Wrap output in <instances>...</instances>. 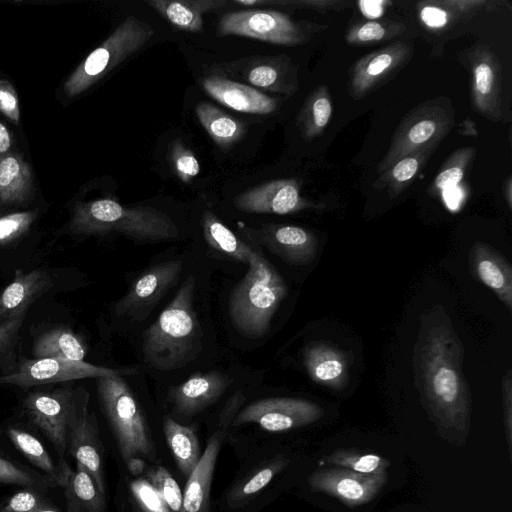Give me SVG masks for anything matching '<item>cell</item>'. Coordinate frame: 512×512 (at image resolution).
<instances>
[{
    "label": "cell",
    "instance_id": "cell-1",
    "mask_svg": "<svg viewBox=\"0 0 512 512\" xmlns=\"http://www.w3.org/2000/svg\"><path fill=\"white\" fill-rule=\"evenodd\" d=\"M464 349L442 307L421 317L414 371L423 403L441 427L467 432L471 412L463 374Z\"/></svg>",
    "mask_w": 512,
    "mask_h": 512
},
{
    "label": "cell",
    "instance_id": "cell-2",
    "mask_svg": "<svg viewBox=\"0 0 512 512\" xmlns=\"http://www.w3.org/2000/svg\"><path fill=\"white\" fill-rule=\"evenodd\" d=\"M195 279L187 278L157 320L143 333L145 363L175 370L190 362L201 347V329L193 309Z\"/></svg>",
    "mask_w": 512,
    "mask_h": 512
},
{
    "label": "cell",
    "instance_id": "cell-3",
    "mask_svg": "<svg viewBox=\"0 0 512 512\" xmlns=\"http://www.w3.org/2000/svg\"><path fill=\"white\" fill-rule=\"evenodd\" d=\"M68 227L79 236L119 233L140 242L168 241L179 234L174 221L162 211L127 207L109 198L76 203Z\"/></svg>",
    "mask_w": 512,
    "mask_h": 512
},
{
    "label": "cell",
    "instance_id": "cell-4",
    "mask_svg": "<svg viewBox=\"0 0 512 512\" xmlns=\"http://www.w3.org/2000/svg\"><path fill=\"white\" fill-rule=\"evenodd\" d=\"M286 294L287 286L281 275L255 251L247 273L230 294L229 314L233 326L250 338L266 335Z\"/></svg>",
    "mask_w": 512,
    "mask_h": 512
},
{
    "label": "cell",
    "instance_id": "cell-5",
    "mask_svg": "<svg viewBox=\"0 0 512 512\" xmlns=\"http://www.w3.org/2000/svg\"><path fill=\"white\" fill-rule=\"evenodd\" d=\"M98 398L112 428L122 459L153 458L150 430L123 375L96 378Z\"/></svg>",
    "mask_w": 512,
    "mask_h": 512
},
{
    "label": "cell",
    "instance_id": "cell-6",
    "mask_svg": "<svg viewBox=\"0 0 512 512\" xmlns=\"http://www.w3.org/2000/svg\"><path fill=\"white\" fill-rule=\"evenodd\" d=\"M153 28L135 16L124 20L70 74L63 90L75 97L88 90L127 57L140 50L153 36Z\"/></svg>",
    "mask_w": 512,
    "mask_h": 512
},
{
    "label": "cell",
    "instance_id": "cell-7",
    "mask_svg": "<svg viewBox=\"0 0 512 512\" xmlns=\"http://www.w3.org/2000/svg\"><path fill=\"white\" fill-rule=\"evenodd\" d=\"M453 125L454 113L447 103L435 100L416 107L396 129L377 171L384 173L406 156L424 151L433 152Z\"/></svg>",
    "mask_w": 512,
    "mask_h": 512
},
{
    "label": "cell",
    "instance_id": "cell-8",
    "mask_svg": "<svg viewBox=\"0 0 512 512\" xmlns=\"http://www.w3.org/2000/svg\"><path fill=\"white\" fill-rule=\"evenodd\" d=\"M67 451L92 476L105 496L103 449L96 417L89 410V394L80 387L74 389L67 421Z\"/></svg>",
    "mask_w": 512,
    "mask_h": 512
},
{
    "label": "cell",
    "instance_id": "cell-9",
    "mask_svg": "<svg viewBox=\"0 0 512 512\" xmlns=\"http://www.w3.org/2000/svg\"><path fill=\"white\" fill-rule=\"evenodd\" d=\"M217 32L220 36L237 35L278 45L292 46L307 41V35L298 23L275 10L227 13L220 19Z\"/></svg>",
    "mask_w": 512,
    "mask_h": 512
},
{
    "label": "cell",
    "instance_id": "cell-10",
    "mask_svg": "<svg viewBox=\"0 0 512 512\" xmlns=\"http://www.w3.org/2000/svg\"><path fill=\"white\" fill-rule=\"evenodd\" d=\"M133 369H113L85 361L55 358H33L23 360L18 369L0 376V385L29 388L38 385L71 382L85 378L111 375H130Z\"/></svg>",
    "mask_w": 512,
    "mask_h": 512
},
{
    "label": "cell",
    "instance_id": "cell-11",
    "mask_svg": "<svg viewBox=\"0 0 512 512\" xmlns=\"http://www.w3.org/2000/svg\"><path fill=\"white\" fill-rule=\"evenodd\" d=\"M323 416V409L301 398L270 397L256 400L234 418L235 425L255 423L268 432H284L309 425Z\"/></svg>",
    "mask_w": 512,
    "mask_h": 512
},
{
    "label": "cell",
    "instance_id": "cell-12",
    "mask_svg": "<svg viewBox=\"0 0 512 512\" xmlns=\"http://www.w3.org/2000/svg\"><path fill=\"white\" fill-rule=\"evenodd\" d=\"M73 393L70 385L38 390L29 393L23 402L26 414L51 441L60 460L67 452V421Z\"/></svg>",
    "mask_w": 512,
    "mask_h": 512
},
{
    "label": "cell",
    "instance_id": "cell-13",
    "mask_svg": "<svg viewBox=\"0 0 512 512\" xmlns=\"http://www.w3.org/2000/svg\"><path fill=\"white\" fill-rule=\"evenodd\" d=\"M386 482V471L378 474H361L346 468L316 470L309 477L313 491L337 498L349 507L371 501Z\"/></svg>",
    "mask_w": 512,
    "mask_h": 512
},
{
    "label": "cell",
    "instance_id": "cell-14",
    "mask_svg": "<svg viewBox=\"0 0 512 512\" xmlns=\"http://www.w3.org/2000/svg\"><path fill=\"white\" fill-rule=\"evenodd\" d=\"M472 73L471 98L479 114L498 121L502 115L501 69L497 57L486 45L467 55Z\"/></svg>",
    "mask_w": 512,
    "mask_h": 512
},
{
    "label": "cell",
    "instance_id": "cell-15",
    "mask_svg": "<svg viewBox=\"0 0 512 512\" xmlns=\"http://www.w3.org/2000/svg\"><path fill=\"white\" fill-rule=\"evenodd\" d=\"M410 56L411 47L404 42H396L359 59L349 81L351 97L356 100L365 97L404 65Z\"/></svg>",
    "mask_w": 512,
    "mask_h": 512
},
{
    "label": "cell",
    "instance_id": "cell-16",
    "mask_svg": "<svg viewBox=\"0 0 512 512\" xmlns=\"http://www.w3.org/2000/svg\"><path fill=\"white\" fill-rule=\"evenodd\" d=\"M310 204L300 196L294 179L272 180L248 189L234 199V206L248 213L289 214Z\"/></svg>",
    "mask_w": 512,
    "mask_h": 512
},
{
    "label": "cell",
    "instance_id": "cell-17",
    "mask_svg": "<svg viewBox=\"0 0 512 512\" xmlns=\"http://www.w3.org/2000/svg\"><path fill=\"white\" fill-rule=\"evenodd\" d=\"M182 269L181 260H170L149 268L134 281L115 310L118 314H139L152 308L176 283Z\"/></svg>",
    "mask_w": 512,
    "mask_h": 512
},
{
    "label": "cell",
    "instance_id": "cell-18",
    "mask_svg": "<svg viewBox=\"0 0 512 512\" xmlns=\"http://www.w3.org/2000/svg\"><path fill=\"white\" fill-rule=\"evenodd\" d=\"M233 379L219 371L195 373L186 381L170 387L167 398L175 412L192 417L215 403Z\"/></svg>",
    "mask_w": 512,
    "mask_h": 512
},
{
    "label": "cell",
    "instance_id": "cell-19",
    "mask_svg": "<svg viewBox=\"0 0 512 512\" xmlns=\"http://www.w3.org/2000/svg\"><path fill=\"white\" fill-rule=\"evenodd\" d=\"M251 232L254 239L289 264H309L317 254V238L303 227L266 224Z\"/></svg>",
    "mask_w": 512,
    "mask_h": 512
},
{
    "label": "cell",
    "instance_id": "cell-20",
    "mask_svg": "<svg viewBox=\"0 0 512 512\" xmlns=\"http://www.w3.org/2000/svg\"><path fill=\"white\" fill-rule=\"evenodd\" d=\"M471 273L512 311V268L507 259L490 245L476 242L469 253Z\"/></svg>",
    "mask_w": 512,
    "mask_h": 512
},
{
    "label": "cell",
    "instance_id": "cell-21",
    "mask_svg": "<svg viewBox=\"0 0 512 512\" xmlns=\"http://www.w3.org/2000/svg\"><path fill=\"white\" fill-rule=\"evenodd\" d=\"M201 83L205 92L213 99L238 112L267 115L274 112L278 106L276 99L252 86L221 76L206 77Z\"/></svg>",
    "mask_w": 512,
    "mask_h": 512
},
{
    "label": "cell",
    "instance_id": "cell-22",
    "mask_svg": "<svg viewBox=\"0 0 512 512\" xmlns=\"http://www.w3.org/2000/svg\"><path fill=\"white\" fill-rule=\"evenodd\" d=\"M52 285L49 274L43 270H17L13 281L0 294V324L26 314L29 306Z\"/></svg>",
    "mask_w": 512,
    "mask_h": 512
},
{
    "label": "cell",
    "instance_id": "cell-23",
    "mask_svg": "<svg viewBox=\"0 0 512 512\" xmlns=\"http://www.w3.org/2000/svg\"><path fill=\"white\" fill-rule=\"evenodd\" d=\"M223 439L224 432L220 430L210 437L198 464L187 478L181 512H209L212 478Z\"/></svg>",
    "mask_w": 512,
    "mask_h": 512
},
{
    "label": "cell",
    "instance_id": "cell-24",
    "mask_svg": "<svg viewBox=\"0 0 512 512\" xmlns=\"http://www.w3.org/2000/svg\"><path fill=\"white\" fill-rule=\"evenodd\" d=\"M303 363L316 383L339 390L348 382V362L338 348L323 342H312L303 351Z\"/></svg>",
    "mask_w": 512,
    "mask_h": 512
},
{
    "label": "cell",
    "instance_id": "cell-25",
    "mask_svg": "<svg viewBox=\"0 0 512 512\" xmlns=\"http://www.w3.org/2000/svg\"><path fill=\"white\" fill-rule=\"evenodd\" d=\"M33 191L30 165L20 153L9 151L0 159V204H24Z\"/></svg>",
    "mask_w": 512,
    "mask_h": 512
},
{
    "label": "cell",
    "instance_id": "cell-26",
    "mask_svg": "<svg viewBox=\"0 0 512 512\" xmlns=\"http://www.w3.org/2000/svg\"><path fill=\"white\" fill-rule=\"evenodd\" d=\"M146 3L177 29L200 33L202 15L227 2L223 0H147Z\"/></svg>",
    "mask_w": 512,
    "mask_h": 512
},
{
    "label": "cell",
    "instance_id": "cell-27",
    "mask_svg": "<svg viewBox=\"0 0 512 512\" xmlns=\"http://www.w3.org/2000/svg\"><path fill=\"white\" fill-rule=\"evenodd\" d=\"M62 488L67 512H105V496L83 465L77 463L75 471L69 466Z\"/></svg>",
    "mask_w": 512,
    "mask_h": 512
},
{
    "label": "cell",
    "instance_id": "cell-28",
    "mask_svg": "<svg viewBox=\"0 0 512 512\" xmlns=\"http://www.w3.org/2000/svg\"><path fill=\"white\" fill-rule=\"evenodd\" d=\"M163 432L179 470L188 478L201 458L199 441L194 428L165 417Z\"/></svg>",
    "mask_w": 512,
    "mask_h": 512
},
{
    "label": "cell",
    "instance_id": "cell-29",
    "mask_svg": "<svg viewBox=\"0 0 512 512\" xmlns=\"http://www.w3.org/2000/svg\"><path fill=\"white\" fill-rule=\"evenodd\" d=\"M195 112L211 139L223 149L230 148L245 135L242 122L209 102H200Z\"/></svg>",
    "mask_w": 512,
    "mask_h": 512
},
{
    "label": "cell",
    "instance_id": "cell-30",
    "mask_svg": "<svg viewBox=\"0 0 512 512\" xmlns=\"http://www.w3.org/2000/svg\"><path fill=\"white\" fill-rule=\"evenodd\" d=\"M86 348L82 340L70 329L58 327L47 330L34 342V358H55L84 361Z\"/></svg>",
    "mask_w": 512,
    "mask_h": 512
},
{
    "label": "cell",
    "instance_id": "cell-31",
    "mask_svg": "<svg viewBox=\"0 0 512 512\" xmlns=\"http://www.w3.org/2000/svg\"><path fill=\"white\" fill-rule=\"evenodd\" d=\"M7 434L14 446L57 486L62 487L69 465L64 459L56 466L43 444L35 436L18 428H9Z\"/></svg>",
    "mask_w": 512,
    "mask_h": 512
},
{
    "label": "cell",
    "instance_id": "cell-32",
    "mask_svg": "<svg viewBox=\"0 0 512 512\" xmlns=\"http://www.w3.org/2000/svg\"><path fill=\"white\" fill-rule=\"evenodd\" d=\"M201 223L204 238L210 247L226 254L235 261L250 263L255 250L240 240L213 213L204 212Z\"/></svg>",
    "mask_w": 512,
    "mask_h": 512
},
{
    "label": "cell",
    "instance_id": "cell-33",
    "mask_svg": "<svg viewBox=\"0 0 512 512\" xmlns=\"http://www.w3.org/2000/svg\"><path fill=\"white\" fill-rule=\"evenodd\" d=\"M332 114V105L326 88L317 89L307 100L298 117V127L302 136L313 139L328 124Z\"/></svg>",
    "mask_w": 512,
    "mask_h": 512
},
{
    "label": "cell",
    "instance_id": "cell-34",
    "mask_svg": "<svg viewBox=\"0 0 512 512\" xmlns=\"http://www.w3.org/2000/svg\"><path fill=\"white\" fill-rule=\"evenodd\" d=\"M431 151L406 156L382 173L375 186L386 187L392 199L396 198L417 174L421 165L428 159Z\"/></svg>",
    "mask_w": 512,
    "mask_h": 512
},
{
    "label": "cell",
    "instance_id": "cell-35",
    "mask_svg": "<svg viewBox=\"0 0 512 512\" xmlns=\"http://www.w3.org/2000/svg\"><path fill=\"white\" fill-rule=\"evenodd\" d=\"M325 462L361 474H378L385 472L389 465L388 460L379 455L352 450L334 451L326 457Z\"/></svg>",
    "mask_w": 512,
    "mask_h": 512
},
{
    "label": "cell",
    "instance_id": "cell-36",
    "mask_svg": "<svg viewBox=\"0 0 512 512\" xmlns=\"http://www.w3.org/2000/svg\"><path fill=\"white\" fill-rule=\"evenodd\" d=\"M288 462L289 460L285 458H277L270 461L258 469L245 482L235 488L231 492L230 500L233 502H240L256 495L264 487H266L281 470L287 466Z\"/></svg>",
    "mask_w": 512,
    "mask_h": 512
},
{
    "label": "cell",
    "instance_id": "cell-37",
    "mask_svg": "<svg viewBox=\"0 0 512 512\" xmlns=\"http://www.w3.org/2000/svg\"><path fill=\"white\" fill-rule=\"evenodd\" d=\"M146 479L157 490L170 512H181L183 493L176 480L165 467L159 465L149 469L146 473Z\"/></svg>",
    "mask_w": 512,
    "mask_h": 512
},
{
    "label": "cell",
    "instance_id": "cell-38",
    "mask_svg": "<svg viewBox=\"0 0 512 512\" xmlns=\"http://www.w3.org/2000/svg\"><path fill=\"white\" fill-rule=\"evenodd\" d=\"M0 483L15 484L35 490H44L57 486L45 475L33 473L2 457H0Z\"/></svg>",
    "mask_w": 512,
    "mask_h": 512
},
{
    "label": "cell",
    "instance_id": "cell-39",
    "mask_svg": "<svg viewBox=\"0 0 512 512\" xmlns=\"http://www.w3.org/2000/svg\"><path fill=\"white\" fill-rule=\"evenodd\" d=\"M284 64L276 62V59L260 60L247 66L244 74L246 81L258 88L281 89L284 79Z\"/></svg>",
    "mask_w": 512,
    "mask_h": 512
},
{
    "label": "cell",
    "instance_id": "cell-40",
    "mask_svg": "<svg viewBox=\"0 0 512 512\" xmlns=\"http://www.w3.org/2000/svg\"><path fill=\"white\" fill-rule=\"evenodd\" d=\"M474 148H462L451 155L447 159L443 169L438 173L434 181V188L439 191H445L449 188L456 187V185L463 179L465 169L468 162L474 155Z\"/></svg>",
    "mask_w": 512,
    "mask_h": 512
},
{
    "label": "cell",
    "instance_id": "cell-41",
    "mask_svg": "<svg viewBox=\"0 0 512 512\" xmlns=\"http://www.w3.org/2000/svg\"><path fill=\"white\" fill-rule=\"evenodd\" d=\"M404 26L399 23L368 21L356 26L347 35L350 44H364L378 42L402 33Z\"/></svg>",
    "mask_w": 512,
    "mask_h": 512
},
{
    "label": "cell",
    "instance_id": "cell-42",
    "mask_svg": "<svg viewBox=\"0 0 512 512\" xmlns=\"http://www.w3.org/2000/svg\"><path fill=\"white\" fill-rule=\"evenodd\" d=\"M168 157L173 171L183 183H189L199 174L198 159L180 139L170 143Z\"/></svg>",
    "mask_w": 512,
    "mask_h": 512
},
{
    "label": "cell",
    "instance_id": "cell-43",
    "mask_svg": "<svg viewBox=\"0 0 512 512\" xmlns=\"http://www.w3.org/2000/svg\"><path fill=\"white\" fill-rule=\"evenodd\" d=\"M0 512H61L36 490L27 489L16 492L0 508Z\"/></svg>",
    "mask_w": 512,
    "mask_h": 512
},
{
    "label": "cell",
    "instance_id": "cell-44",
    "mask_svg": "<svg viewBox=\"0 0 512 512\" xmlns=\"http://www.w3.org/2000/svg\"><path fill=\"white\" fill-rule=\"evenodd\" d=\"M36 216L35 211H21L0 217V246H8L23 236Z\"/></svg>",
    "mask_w": 512,
    "mask_h": 512
},
{
    "label": "cell",
    "instance_id": "cell-45",
    "mask_svg": "<svg viewBox=\"0 0 512 512\" xmlns=\"http://www.w3.org/2000/svg\"><path fill=\"white\" fill-rule=\"evenodd\" d=\"M133 499L143 512H170L157 490L146 478H137L130 482Z\"/></svg>",
    "mask_w": 512,
    "mask_h": 512
},
{
    "label": "cell",
    "instance_id": "cell-46",
    "mask_svg": "<svg viewBox=\"0 0 512 512\" xmlns=\"http://www.w3.org/2000/svg\"><path fill=\"white\" fill-rule=\"evenodd\" d=\"M0 112L14 123L20 120L19 99L14 86L0 79Z\"/></svg>",
    "mask_w": 512,
    "mask_h": 512
},
{
    "label": "cell",
    "instance_id": "cell-47",
    "mask_svg": "<svg viewBox=\"0 0 512 512\" xmlns=\"http://www.w3.org/2000/svg\"><path fill=\"white\" fill-rule=\"evenodd\" d=\"M25 316L26 314H22L0 324V360L8 356L15 345Z\"/></svg>",
    "mask_w": 512,
    "mask_h": 512
},
{
    "label": "cell",
    "instance_id": "cell-48",
    "mask_svg": "<svg viewBox=\"0 0 512 512\" xmlns=\"http://www.w3.org/2000/svg\"><path fill=\"white\" fill-rule=\"evenodd\" d=\"M422 22L434 29L445 27L450 21V12L440 7L438 2L424 5L420 10Z\"/></svg>",
    "mask_w": 512,
    "mask_h": 512
},
{
    "label": "cell",
    "instance_id": "cell-49",
    "mask_svg": "<svg viewBox=\"0 0 512 512\" xmlns=\"http://www.w3.org/2000/svg\"><path fill=\"white\" fill-rule=\"evenodd\" d=\"M502 396H503V412L504 423L506 427V434L508 444H511V430H512V372L509 369L504 375L502 380Z\"/></svg>",
    "mask_w": 512,
    "mask_h": 512
},
{
    "label": "cell",
    "instance_id": "cell-50",
    "mask_svg": "<svg viewBox=\"0 0 512 512\" xmlns=\"http://www.w3.org/2000/svg\"><path fill=\"white\" fill-rule=\"evenodd\" d=\"M386 4H390L387 1H366L362 0L358 2L361 13L369 19H376L383 15Z\"/></svg>",
    "mask_w": 512,
    "mask_h": 512
},
{
    "label": "cell",
    "instance_id": "cell-51",
    "mask_svg": "<svg viewBox=\"0 0 512 512\" xmlns=\"http://www.w3.org/2000/svg\"><path fill=\"white\" fill-rule=\"evenodd\" d=\"M12 136L4 123L0 121V159L10 151Z\"/></svg>",
    "mask_w": 512,
    "mask_h": 512
},
{
    "label": "cell",
    "instance_id": "cell-52",
    "mask_svg": "<svg viewBox=\"0 0 512 512\" xmlns=\"http://www.w3.org/2000/svg\"><path fill=\"white\" fill-rule=\"evenodd\" d=\"M126 463L130 471L134 474L141 473L145 466L144 461L139 457L131 458Z\"/></svg>",
    "mask_w": 512,
    "mask_h": 512
},
{
    "label": "cell",
    "instance_id": "cell-53",
    "mask_svg": "<svg viewBox=\"0 0 512 512\" xmlns=\"http://www.w3.org/2000/svg\"><path fill=\"white\" fill-rule=\"evenodd\" d=\"M506 199H507L508 206L511 208L512 196H511V179L510 178L508 179V183H507Z\"/></svg>",
    "mask_w": 512,
    "mask_h": 512
}]
</instances>
